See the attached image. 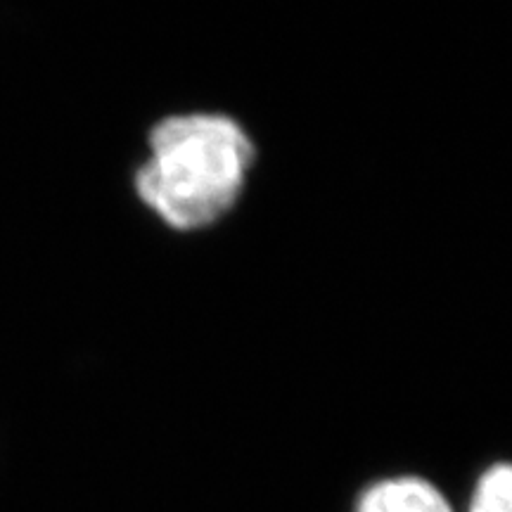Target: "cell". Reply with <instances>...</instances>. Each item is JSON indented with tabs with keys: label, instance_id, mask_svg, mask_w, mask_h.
Here are the masks:
<instances>
[{
	"label": "cell",
	"instance_id": "6da1fadb",
	"mask_svg": "<svg viewBox=\"0 0 512 512\" xmlns=\"http://www.w3.org/2000/svg\"><path fill=\"white\" fill-rule=\"evenodd\" d=\"M256 162V145L223 112H176L147 133V155L133 176L138 200L166 228L195 233L238 207Z\"/></svg>",
	"mask_w": 512,
	"mask_h": 512
},
{
	"label": "cell",
	"instance_id": "7a4b0ae2",
	"mask_svg": "<svg viewBox=\"0 0 512 512\" xmlns=\"http://www.w3.org/2000/svg\"><path fill=\"white\" fill-rule=\"evenodd\" d=\"M351 512H460V503L425 472L396 470L363 484Z\"/></svg>",
	"mask_w": 512,
	"mask_h": 512
},
{
	"label": "cell",
	"instance_id": "3957f363",
	"mask_svg": "<svg viewBox=\"0 0 512 512\" xmlns=\"http://www.w3.org/2000/svg\"><path fill=\"white\" fill-rule=\"evenodd\" d=\"M460 512H512V465L496 458L477 472L460 505Z\"/></svg>",
	"mask_w": 512,
	"mask_h": 512
}]
</instances>
